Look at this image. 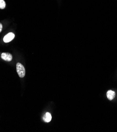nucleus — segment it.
I'll use <instances>...</instances> for the list:
<instances>
[{"mask_svg": "<svg viewBox=\"0 0 117 132\" xmlns=\"http://www.w3.org/2000/svg\"><path fill=\"white\" fill-rule=\"evenodd\" d=\"M16 71L20 77L22 78L25 76V69L24 66L20 63H17L16 65Z\"/></svg>", "mask_w": 117, "mask_h": 132, "instance_id": "obj_1", "label": "nucleus"}, {"mask_svg": "<svg viewBox=\"0 0 117 132\" xmlns=\"http://www.w3.org/2000/svg\"><path fill=\"white\" fill-rule=\"evenodd\" d=\"M2 59L7 62H10L12 60V55L9 53H3L1 56Z\"/></svg>", "mask_w": 117, "mask_h": 132, "instance_id": "obj_2", "label": "nucleus"}, {"mask_svg": "<svg viewBox=\"0 0 117 132\" xmlns=\"http://www.w3.org/2000/svg\"><path fill=\"white\" fill-rule=\"evenodd\" d=\"M15 37V35L13 33H9L6 34L3 38V40L5 43H8L11 41Z\"/></svg>", "mask_w": 117, "mask_h": 132, "instance_id": "obj_3", "label": "nucleus"}, {"mask_svg": "<svg viewBox=\"0 0 117 132\" xmlns=\"http://www.w3.org/2000/svg\"><path fill=\"white\" fill-rule=\"evenodd\" d=\"M115 93L112 90H109L107 93V96L110 100H112L115 97Z\"/></svg>", "mask_w": 117, "mask_h": 132, "instance_id": "obj_4", "label": "nucleus"}, {"mask_svg": "<svg viewBox=\"0 0 117 132\" xmlns=\"http://www.w3.org/2000/svg\"><path fill=\"white\" fill-rule=\"evenodd\" d=\"M52 119V116L49 112L46 113L43 117V120L46 123H49Z\"/></svg>", "mask_w": 117, "mask_h": 132, "instance_id": "obj_5", "label": "nucleus"}, {"mask_svg": "<svg viewBox=\"0 0 117 132\" xmlns=\"http://www.w3.org/2000/svg\"><path fill=\"white\" fill-rule=\"evenodd\" d=\"M5 2L4 0H0V9H4L5 7Z\"/></svg>", "mask_w": 117, "mask_h": 132, "instance_id": "obj_6", "label": "nucleus"}, {"mask_svg": "<svg viewBox=\"0 0 117 132\" xmlns=\"http://www.w3.org/2000/svg\"><path fill=\"white\" fill-rule=\"evenodd\" d=\"M2 24L0 23V33L1 32V31H2Z\"/></svg>", "mask_w": 117, "mask_h": 132, "instance_id": "obj_7", "label": "nucleus"}]
</instances>
